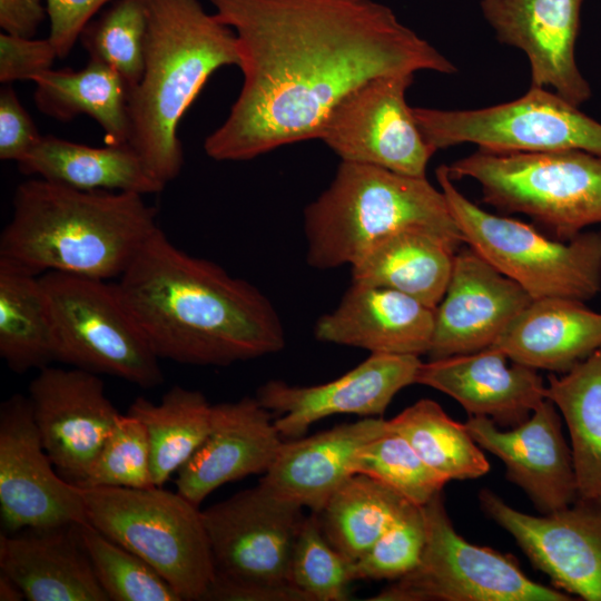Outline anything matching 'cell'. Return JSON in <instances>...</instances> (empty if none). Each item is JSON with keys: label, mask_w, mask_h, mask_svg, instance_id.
Instances as JSON below:
<instances>
[{"label": "cell", "mask_w": 601, "mask_h": 601, "mask_svg": "<svg viewBox=\"0 0 601 601\" xmlns=\"http://www.w3.org/2000/svg\"><path fill=\"white\" fill-rule=\"evenodd\" d=\"M236 36L243 85L204 141L245 161L316 139L332 109L376 77L456 67L374 0H207Z\"/></svg>", "instance_id": "6da1fadb"}, {"label": "cell", "mask_w": 601, "mask_h": 601, "mask_svg": "<svg viewBox=\"0 0 601 601\" xmlns=\"http://www.w3.org/2000/svg\"><path fill=\"white\" fill-rule=\"evenodd\" d=\"M117 286L159 358L227 366L286 345L280 317L263 292L178 248L160 227Z\"/></svg>", "instance_id": "7a4b0ae2"}, {"label": "cell", "mask_w": 601, "mask_h": 601, "mask_svg": "<svg viewBox=\"0 0 601 601\" xmlns=\"http://www.w3.org/2000/svg\"><path fill=\"white\" fill-rule=\"evenodd\" d=\"M157 210L129 191L80 190L39 177L19 184L0 235V257L37 275L120 277L159 227Z\"/></svg>", "instance_id": "3957f363"}, {"label": "cell", "mask_w": 601, "mask_h": 601, "mask_svg": "<svg viewBox=\"0 0 601 601\" xmlns=\"http://www.w3.org/2000/svg\"><path fill=\"white\" fill-rule=\"evenodd\" d=\"M144 71L127 93L128 144L164 185L184 165L178 125L211 75L239 65L236 36L199 0H145Z\"/></svg>", "instance_id": "277c9868"}, {"label": "cell", "mask_w": 601, "mask_h": 601, "mask_svg": "<svg viewBox=\"0 0 601 601\" xmlns=\"http://www.w3.org/2000/svg\"><path fill=\"white\" fill-rule=\"evenodd\" d=\"M424 230L460 249L465 244L445 195L426 177L341 161L328 187L304 210L306 263L353 266L394 234Z\"/></svg>", "instance_id": "5b68a950"}, {"label": "cell", "mask_w": 601, "mask_h": 601, "mask_svg": "<svg viewBox=\"0 0 601 601\" xmlns=\"http://www.w3.org/2000/svg\"><path fill=\"white\" fill-rule=\"evenodd\" d=\"M453 180L476 181L482 199L523 214L569 240L601 224V157L582 150L501 152L477 149L447 166Z\"/></svg>", "instance_id": "8992f818"}, {"label": "cell", "mask_w": 601, "mask_h": 601, "mask_svg": "<svg viewBox=\"0 0 601 601\" xmlns=\"http://www.w3.org/2000/svg\"><path fill=\"white\" fill-rule=\"evenodd\" d=\"M80 491L91 525L152 566L181 601L204 600L216 570L199 506L162 486Z\"/></svg>", "instance_id": "52a82bcc"}, {"label": "cell", "mask_w": 601, "mask_h": 601, "mask_svg": "<svg viewBox=\"0 0 601 601\" xmlns=\"http://www.w3.org/2000/svg\"><path fill=\"white\" fill-rule=\"evenodd\" d=\"M464 243L518 283L532 299L560 297L585 303L601 290V231L569 240L549 238L534 226L495 215L464 196L447 166L436 169Z\"/></svg>", "instance_id": "ba28073f"}, {"label": "cell", "mask_w": 601, "mask_h": 601, "mask_svg": "<svg viewBox=\"0 0 601 601\" xmlns=\"http://www.w3.org/2000/svg\"><path fill=\"white\" fill-rule=\"evenodd\" d=\"M40 278L51 313L53 361L142 388L164 382L160 358L117 284L58 272Z\"/></svg>", "instance_id": "9c48e42d"}, {"label": "cell", "mask_w": 601, "mask_h": 601, "mask_svg": "<svg viewBox=\"0 0 601 601\" xmlns=\"http://www.w3.org/2000/svg\"><path fill=\"white\" fill-rule=\"evenodd\" d=\"M425 543L417 564L371 601H571L531 580L516 560L466 541L454 529L443 491L422 505Z\"/></svg>", "instance_id": "30bf717a"}, {"label": "cell", "mask_w": 601, "mask_h": 601, "mask_svg": "<svg viewBox=\"0 0 601 601\" xmlns=\"http://www.w3.org/2000/svg\"><path fill=\"white\" fill-rule=\"evenodd\" d=\"M436 151L460 144L501 152L582 150L601 157V124L554 91L533 87L522 97L471 110L413 108Z\"/></svg>", "instance_id": "8fae6325"}, {"label": "cell", "mask_w": 601, "mask_h": 601, "mask_svg": "<svg viewBox=\"0 0 601 601\" xmlns=\"http://www.w3.org/2000/svg\"><path fill=\"white\" fill-rule=\"evenodd\" d=\"M414 75L376 77L345 96L323 122L317 138L342 161L426 177L435 150L406 102Z\"/></svg>", "instance_id": "7c38bea8"}, {"label": "cell", "mask_w": 601, "mask_h": 601, "mask_svg": "<svg viewBox=\"0 0 601 601\" xmlns=\"http://www.w3.org/2000/svg\"><path fill=\"white\" fill-rule=\"evenodd\" d=\"M0 515L2 533L88 522L80 487L57 472L21 394L0 405Z\"/></svg>", "instance_id": "4fadbf2b"}, {"label": "cell", "mask_w": 601, "mask_h": 601, "mask_svg": "<svg viewBox=\"0 0 601 601\" xmlns=\"http://www.w3.org/2000/svg\"><path fill=\"white\" fill-rule=\"evenodd\" d=\"M479 502L555 589L601 601V495L578 496L570 505L541 515L515 510L489 489L480 491Z\"/></svg>", "instance_id": "5bb4252c"}, {"label": "cell", "mask_w": 601, "mask_h": 601, "mask_svg": "<svg viewBox=\"0 0 601 601\" xmlns=\"http://www.w3.org/2000/svg\"><path fill=\"white\" fill-rule=\"evenodd\" d=\"M302 509L258 483L203 510L216 575L289 582L292 554L305 518Z\"/></svg>", "instance_id": "9a60e30c"}, {"label": "cell", "mask_w": 601, "mask_h": 601, "mask_svg": "<svg viewBox=\"0 0 601 601\" xmlns=\"http://www.w3.org/2000/svg\"><path fill=\"white\" fill-rule=\"evenodd\" d=\"M28 397L57 472L79 486L120 415L104 382L85 370L48 365L30 382Z\"/></svg>", "instance_id": "2e32d148"}, {"label": "cell", "mask_w": 601, "mask_h": 601, "mask_svg": "<svg viewBox=\"0 0 601 601\" xmlns=\"http://www.w3.org/2000/svg\"><path fill=\"white\" fill-rule=\"evenodd\" d=\"M421 364L414 355L371 354L331 382L297 386L273 380L264 383L255 397L265 408L280 415L274 422L283 439L294 440L331 415L383 414L401 390L416 383Z\"/></svg>", "instance_id": "e0dca14e"}, {"label": "cell", "mask_w": 601, "mask_h": 601, "mask_svg": "<svg viewBox=\"0 0 601 601\" xmlns=\"http://www.w3.org/2000/svg\"><path fill=\"white\" fill-rule=\"evenodd\" d=\"M531 302L518 283L471 247L459 249L445 294L434 308L430 359L492 346Z\"/></svg>", "instance_id": "ac0fdd59"}, {"label": "cell", "mask_w": 601, "mask_h": 601, "mask_svg": "<svg viewBox=\"0 0 601 601\" xmlns=\"http://www.w3.org/2000/svg\"><path fill=\"white\" fill-rule=\"evenodd\" d=\"M480 447L499 457L506 479L541 514L561 510L579 496L571 447L556 406L545 398L522 424L502 431L489 417L464 423Z\"/></svg>", "instance_id": "d6986e66"}, {"label": "cell", "mask_w": 601, "mask_h": 601, "mask_svg": "<svg viewBox=\"0 0 601 601\" xmlns=\"http://www.w3.org/2000/svg\"><path fill=\"white\" fill-rule=\"evenodd\" d=\"M583 0H481V10L499 41L522 50L531 86L551 88L579 107L591 88L575 61Z\"/></svg>", "instance_id": "ffe728a7"}, {"label": "cell", "mask_w": 601, "mask_h": 601, "mask_svg": "<svg viewBox=\"0 0 601 601\" xmlns=\"http://www.w3.org/2000/svg\"><path fill=\"white\" fill-rule=\"evenodd\" d=\"M283 442L270 411L256 397L213 405L210 430L178 471L176 491L199 506L219 486L266 473Z\"/></svg>", "instance_id": "44dd1931"}, {"label": "cell", "mask_w": 601, "mask_h": 601, "mask_svg": "<svg viewBox=\"0 0 601 601\" xmlns=\"http://www.w3.org/2000/svg\"><path fill=\"white\" fill-rule=\"evenodd\" d=\"M416 383L451 396L469 416H485L509 428L526 421L546 398L538 370L512 362L494 346L422 363Z\"/></svg>", "instance_id": "7402d4cb"}, {"label": "cell", "mask_w": 601, "mask_h": 601, "mask_svg": "<svg viewBox=\"0 0 601 601\" xmlns=\"http://www.w3.org/2000/svg\"><path fill=\"white\" fill-rule=\"evenodd\" d=\"M433 332L434 308L402 292L356 282L314 327L324 343L414 356L428 353Z\"/></svg>", "instance_id": "603a6c76"}, {"label": "cell", "mask_w": 601, "mask_h": 601, "mask_svg": "<svg viewBox=\"0 0 601 601\" xmlns=\"http://www.w3.org/2000/svg\"><path fill=\"white\" fill-rule=\"evenodd\" d=\"M385 426L386 420L368 416L312 436L284 441L259 484L283 500L319 513L356 474L359 452Z\"/></svg>", "instance_id": "cb8c5ba5"}, {"label": "cell", "mask_w": 601, "mask_h": 601, "mask_svg": "<svg viewBox=\"0 0 601 601\" xmlns=\"http://www.w3.org/2000/svg\"><path fill=\"white\" fill-rule=\"evenodd\" d=\"M0 572L16 581L29 601H109L80 524L1 532Z\"/></svg>", "instance_id": "d4e9b609"}, {"label": "cell", "mask_w": 601, "mask_h": 601, "mask_svg": "<svg viewBox=\"0 0 601 601\" xmlns=\"http://www.w3.org/2000/svg\"><path fill=\"white\" fill-rule=\"evenodd\" d=\"M492 346L512 362L564 374L601 347V313L570 298L532 299Z\"/></svg>", "instance_id": "484cf974"}, {"label": "cell", "mask_w": 601, "mask_h": 601, "mask_svg": "<svg viewBox=\"0 0 601 601\" xmlns=\"http://www.w3.org/2000/svg\"><path fill=\"white\" fill-rule=\"evenodd\" d=\"M18 164L19 170L80 190L158 194L166 185L147 168L129 144L91 147L42 136Z\"/></svg>", "instance_id": "4316f807"}, {"label": "cell", "mask_w": 601, "mask_h": 601, "mask_svg": "<svg viewBox=\"0 0 601 601\" xmlns=\"http://www.w3.org/2000/svg\"><path fill=\"white\" fill-rule=\"evenodd\" d=\"M459 248L424 230H406L375 244L351 266L352 282L402 292L431 308L443 298Z\"/></svg>", "instance_id": "83f0119b"}, {"label": "cell", "mask_w": 601, "mask_h": 601, "mask_svg": "<svg viewBox=\"0 0 601 601\" xmlns=\"http://www.w3.org/2000/svg\"><path fill=\"white\" fill-rule=\"evenodd\" d=\"M33 82L35 105L56 120L88 115L105 131L109 145L128 144V87L107 65L89 59L80 70H48Z\"/></svg>", "instance_id": "f1b7e54d"}, {"label": "cell", "mask_w": 601, "mask_h": 601, "mask_svg": "<svg viewBox=\"0 0 601 601\" xmlns=\"http://www.w3.org/2000/svg\"><path fill=\"white\" fill-rule=\"evenodd\" d=\"M0 356L18 374L53 361L51 313L40 275L2 257Z\"/></svg>", "instance_id": "f546056e"}, {"label": "cell", "mask_w": 601, "mask_h": 601, "mask_svg": "<svg viewBox=\"0 0 601 601\" xmlns=\"http://www.w3.org/2000/svg\"><path fill=\"white\" fill-rule=\"evenodd\" d=\"M545 396L568 426L579 496H600L601 347L569 372L550 374Z\"/></svg>", "instance_id": "4dcf8cb0"}, {"label": "cell", "mask_w": 601, "mask_h": 601, "mask_svg": "<svg viewBox=\"0 0 601 601\" xmlns=\"http://www.w3.org/2000/svg\"><path fill=\"white\" fill-rule=\"evenodd\" d=\"M127 413L144 425L150 445L154 482L156 486H164L205 441L213 405L200 391L176 385L159 403L138 396Z\"/></svg>", "instance_id": "1f68e13d"}, {"label": "cell", "mask_w": 601, "mask_h": 601, "mask_svg": "<svg viewBox=\"0 0 601 601\" xmlns=\"http://www.w3.org/2000/svg\"><path fill=\"white\" fill-rule=\"evenodd\" d=\"M408 503L382 482L356 473L317 514L327 541L353 563L394 524Z\"/></svg>", "instance_id": "d6a6232c"}, {"label": "cell", "mask_w": 601, "mask_h": 601, "mask_svg": "<svg viewBox=\"0 0 601 601\" xmlns=\"http://www.w3.org/2000/svg\"><path fill=\"white\" fill-rule=\"evenodd\" d=\"M388 422L417 455L449 482L477 479L490 471L487 460L465 424L452 420L433 400L422 398Z\"/></svg>", "instance_id": "836d02e7"}, {"label": "cell", "mask_w": 601, "mask_h": 601, "mask_svg": "<svg viewBox=\"0 0 601 601\" xmlns=\"http://www.w3.org/2000/svg\"><path fill=\"white\" fill-rule=\"evenodd\" d=\"M146 32L145 0H116L83 28L79 40L90 59L114 69L129 90L142 76Z\"/></svg>", "instance_id": "e575fe53"}, {"label": "cell", "mask_w": 601, "mask_h": 601, "mask_svg": "<svg viewBox=\"0 0 601 601\" xmlns=\"http://www.w3.org/2000/svg\"><path fill=\"white\" fill-rule=\"evenodd\" d=\"M80 534L109 601H181L152 566L89 522L80 524Z\"/></svg>", "instance_id": "d590c367"}, {"label": "cell", "mask_w": 601, "mask_h": 601, "mask_svg": "<svg viewBox=\"0 0 601 601\" xmlns=\"http://www.w3.org/2000/svg\"><path fill=\"white\" fill-rule=\"evenodd\" d=\"M355 471L382 482L417 505L427 503L449 482L417 455L388 420L384 431L359 452Z\"/></svg>", "instance_id": "8d00e7d4"}, {"label": "cell", "mask_w": 601, "mask_h": 601, "mask_svg": "<svg viewBox=\"0 0 601 601\" xmlns=\"http://www.w3.org/2000/svg\"><path fill=\"white\" fill-rule=\"evenodd\" d=\"M348 562L325 538L317 513L304 518L289 566V582L311 601H344L353 581Z\"/></svg>", "instance_id": "74e56055"}, {"label": "cell", "mask_w": 601, "mask_h": 601, "mask_svg": "<svg viewBox=\"0 0 601 601\" xmlns=\"http://www.w3.org/2000/svg\"><path fill=\"white\" fill-rule=\"evenodd\" d=\"M154 486L146 430L138 418L128 413L120 414L79 487Z\"/></svg>", "instance_id": "f35d334b"}, {"label": "cell", "mask_w": 601, "mask_h": 601, "mask_svg": "<svg viewBox=\"0 0 601 601\" xmlns=\"http://www.w3.org/2000/svg\"><path fill=\"white\" fill-rule=\"evenodd\" d=\"M424 543L423 508L408 503L394 524L351 564L353 581L397 580L417 564Z\"/></svg>", "instance_id": "ab89813d"}, {"label": "cell", "mask_w": 601, "mask_h": 601, "mask_svg": "<svg viewBox=\"0 0 601 601\" xmlns=\"http://www.w3.org/2000/svg\"><path fill=\"white\" fill-rule=\"evenodd\" d=\"M58 58L52 42L0 33V82L10 85L17 80H31L51 69Z\"/></svg>", "instance_id": "60d3db41"}, {"label": "cell", "mask_w": 601, "mask_h": 601, "mask_svg": "<svg viewBox=\"0 0 601 601\" xmlns=\"http://www.w3.org/2000/svg\"><path fill=\"white\" fill-rule=\"evenodd\" d=\"M41 137L14 89L4 85L0 91V159L19 162Z\"/></svg>", "instance_id": "b9f144b4"}, {"label": "cell", "mask_w": 601, "mask_h": 601, "mask_svg": "<svg viewBox=\"0 0 601 601\" xmlns=\"http://www.w3.org/2000/svg\"><path fill=\"white\" fill-rule=\"evenodd\" d=\"M110 0H45L49 18V40L58 58L68 57L83 28Z\"/></svg>", "instance_id": "7bdbcfd3"}, {"label": "cell", "mask_w": 601, "mask_h": 601, "mask_svg": "<svg viewBox=\"0 0 601 601\" xmlns=\"http://www.w3.org/2000/svg\"><path fill=\"white\" fill-rule=\"evenodd\" d=\"M204 600L210 601H311L289 582L263 583L236 581L215 575Z\"/></svg>", "instance_id": "ee69618b"}, {"label": "cell", "mask_w": 601, "mask_h": 601, "mask_svg": "<svg viewBox=\"0 0 601 601\" xmlns=\"http://www.w3.org/2000/svg\"><path fill=\"white\" fill-rule=\"evenodd\" d=\"M46 17L43 0H0V27L6 33L32 38Z\"/></svg>", "instance_id": "f6af8a7d"}, {"label": "cell", "mask_w": 601, "mask_h": 601, "mask_svg": "<svg viewBox=\"0 0 601 601\" xmlns=\"http://www.w3.org/2000/svg\"><path fill=\"white\" fill-rule=\"evenodd\" d=\"M24 599V593L18 583L7 574L0 572V600L21 601Z\"/></svg>", "instance_id": "bcb514c9"}]
</instances>
